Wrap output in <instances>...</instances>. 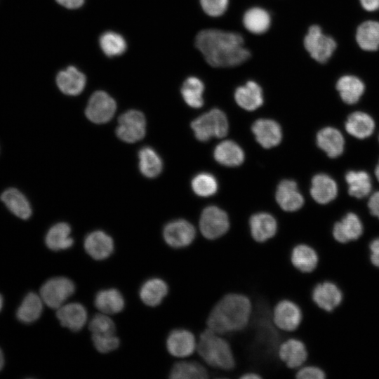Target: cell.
Instances as JSON below:
<instances>
[{
    "mask_svg": "<svg viewBox=\"0 0 379 379\" xmlns=\"http://www.w3.org/2000/svg\"><path fill=\"white\" fill-rule=\"evenodd\" d=\"M253 302V313L248 326L241 332L226 335L237 361L235 378L246 371H255L264 378H294L277 357L281 341L288 335L276 328L271 318L272 306L262 300Z\"/></svg>",
    "mask_w": 379,
    "mask_h": 379,
    "instance_id": "6da1fadb",
    "label": "cell"
},
{
    "mask_svg": "<svg viewBox=\"0 0 379 379\" xmlns=\"http://www.w3.org/2000/svg\"><path fill=\"white\" fill-rule=\"evenodd\" d=\"M194 43L206 62L213 67H236L251 56L243 36L237 32L205 29L198 32Z\"/></svg>",
    "mask_w": 379,
    "mask_h": 379,
    "instance_id": "7a4b0ae2",
    "label": "cell"
},
{
    "mask_svg": "<svg viewBox=\"0 0 379 379\" xmlns=\"http://www.w3.org/2000/svg\"><path fill=\"white\" fill-rule=\"evenodd\" d=\"M253 302L247 295L229 292L220 297L211 309L206 328L224 335L244 330L251 321Z\"/></svg>",
    "mask_w": 379,
    "mask_h": 379,
    "instance_id": "3957f363",
    "label": "cell"
},
{
    "mask_svg": "<svg viewBox=\"0 0 379 379\" xmlns=\"http://www.w3.org/2000/svg\"><path fill=\"white\" fill-rule=\"evenodd\" d=\"M211 371V379H235L237 361L226 335L208 328L197 335L195 355Z\"/></svg>",
    "mask_w": 379,
    "mask_h": 379,
    "instance_id": "277c9868",
    "label": "cell"
},
{
    "mask_svg": "<svg viewBox=\"0 0 379 379\" xmlns=\"http://www.w3.org/2000/svg\"><path fill=\"white\" fill-rule=\"evenodd\" d=\"M271 318L277 329L288 336L300 326L304 318L301 306L291 298H281L272 307Z\"/></svg>",
    "mask_w": 379,
    "mask_h": 379,
    "instance_id": "5b68a950",
    "label": "cell"
},
{
    "mask_svg": "<svg viewBox=\"0 0 379 379\" xmlns=\"http://www.w3.org/2000/svg\"><path fill=\"white\" fill-rule=\"evenodd\" d=\"M198 225L201 237L210 241L222 238L231 228L227 213L215 206H207L202 211Z\"/></svg>",
    "mask_w": 379,
    "mask_h": 379,
    "instance_id": "8992f818",
    "label": "cell"
},
{
    "mask_svg": "<svg viewBox=\"0 0 379 379\" xmlns=\"http://www.w3.org/2000/svg\"><path fill=\"white\" fill-rule=\"evenodd\" d=\"M191 127L195 137L205 142L213 137H225L228 132V121L222 111L213 109L192 121Z\"/></svg>",
    "mask_w": 379,
    "mask_h": 379,
    "instance_id": "52a82bcc",
    "label": "cell"
},
{
    "mask_svg": "<svg viewBox=\"0 0 379 379\" xmlns=\"http://www.w3.org/2000/svg\"><path fill=\"white\" fill-rule=\"evenodd\" d=\"M165 243L175 251L190 247L197 238L196 227L185 219H176L168 222L163 229Z\"/></svg>",
    "mask_w": 379,
    "mask_h": 379,
    "instance_id": "ba28073f",
    "label": "cell"
},
{
    "mask_svg": "<svg viewBox=\"0 0 379 379\" xmlns=\"http://www.w3.org/2000/svg\"><path fill=\"white\" fill-rule=\"evenodd\" d=\"M197 347V335L190 329L178 326L168 333L166 340L168 353L178 359L192 357Z\"/></svg>",
    "mask_w": 379,
    "mask_h": 379,
    "instance_id": "9c48e42d",
    "label": "cell"
},
{
    "mask_svg": "<svg viewBox=\"0 0 379 379\" xmlns=\"http://www.w3.org/2000/svg\"><path fill=\"white\" fill-rule=\"evenodd\" d=\"M277 357L283 365L295 372L307 363L309 351L302 339L294 335H288L279 343Z\"/></svg>",
    "mask_w": 379,
    "mask_h": 379,
    "instance_id": "30bf717a",
    "label": "cell"
},
{
    "mask_svg": "<svg viewBox=\"0 0 379 379\" xmlns=\"http://www.w3.org/2000/svg\"><path fill=\"white\" fill-rule=\"evenodd\" d=\"M75 291L74 282L67 277H58L47 280L41 287L40 296L46 305L58 309Z\"/></svg>",
    "mask_w": 379,
    "mask_h": 379,
    "instance_id": "8fae6325",
    "label": "cell"
},
{
    "mask_svg": "<svg viewBox=\"0 0 379 379\" xmlns=\"http://www.w3.org/2000/svg\"><path fill=\"white\" fill-rule=\"evenodd\" d=\"M303 43L310 56L321 63L330 58L336 47L333 38L324 34L318 25H312L309 28Z\"/></svg>",
    "mask_w": 379,
    "mask_h": 379,
    "instance_id": "7c38bea8",
    "label": "cell"
},
{
    "mask_svg": "<svg viewBox=\"0 0 379 379\" xmlns=\"http://www.w3.org/2000/svg\"><path fill=\"white\" fill-rule=\"evenodd\" d=\"M145 132L146 120L141 112L131 109L119 117L116 134L124 142L133 143L138 141L143 138Z\"/></svg>",
    "mask_w": 379,
    "mask_h": 379,
    "instance_id": "4fadbf2b",
    "label": "cell"
},
{
    "mask_svg": "<svg viewBox=\"0 0 379 379\" xmlns=\"http://www.w3.org/2000/svg\"><path fill=\"white\" fill-rule=\"evenodd\" d=\"M116 108V102L108 93L98 91L90 97L85 114L91 121L104 124L113 117Z\"/></svg>",
    "mask_w": 379,
    "mask_h": 379,
    "instance_id": "5bb4252c",
    "label": "cell"
},
{
    "mask_svg": "<svg viewBox=\"0 0 379 379\" xmlns=\"http://www.w3.org/2000/svg\"><path fill=\"white\" fill-rule=\"evenodd\" d=\"M248 225L251 239L258 244H265L272 240L279 232L277 219L266 212L253 214Z\"/></svg>",
    "mask_w": 379,
    "mask_h": 379,
    "instance_id": "9a60e30c",
    "label": "cell"
},
{
    "mask_svg": "<svg viewBox=\"0 0 379 379\" xmlns=\"http://www.w3.org/2000/svg\"><path fill=\"white\" fill-rule=\"evenodd\" d=\"M170 379H211L210 369L198 358L192 357L174 362L168 372Z\"/></svg>",
    "mask_w": 379,
    "mask_h": 379,
    "instance_id": "2e32d148",
    "label": "cell"
},
{
    "mask_svg": "<svg viewBox=\"0 0 379 379\" xmlns=\"http://www.w3.org/2000/svg\"><path fill=\"white\" fill-rule=\"evenodd\" d=\"M289 260L292 267L303 274L312 273L319 264L317 252L305 243H298L291 248Z\"/></svg>",
    "mask_w": 379,
    "mask_h": 379,
    "instance_id": "e0dca14e",
    "label": "cell"
},
{
    "mask_svg": "<svg viewBox=\"0 0 379 379\" xmlns=\"http://www.w3.org/2000/svg\"><path fill=\"white\" fill-rule=\"evenodd\" d=\"M311 299L319 308L332 311L342 301L343 294L338 287L330 281L317 283L311 291Z\"/></svg>",
    "mask_w": 379,
    "mask_h": 379,
    "instance_id": "ac0fdd59",
    "label": "cell"
},
{
    "mask_svg": "<svg viewBox=\"0 0 379 379\" xmlns=\"http://www.w3.org/2000/svg\"><path fill=\"white\" fill-rule=\"evenodd\" d=\"M84 246L88 255L97 260L109 257L114 248L112 238L100 230L89 233L84 239Z\"/></svg>",
    "mask_w": 379,
    "mask_h": 379,
    "instance_id": "d6986e66",
    "label": "cell"
},
{
    "mask_svg": "<svg viewBox=\"0 0 379 379\" xmlns=\"http://www.w3.org/2000/svg\"><path fill=\"white\" fill-rule=\"evenodd\" d=\"M251 130L257 142L266 149L278 145L282 138L279 124L272 119L256 120L252 125Z\"/></svg>",
    "mask_w": 379,
    "mask_h": 379,
    "instance_id": "ffe728a7",
    "label": "cell"
},
{
    "mask_svg": "<svg viewBox=\"0 0 379 379\" xmlns=\"http://www.w3.org/2000/svg\"><path fill=\"white\" fill-rule=\"evenodd\" d=\"M56 317L63 327L72 331H79L86 323L87 311L81 303L71 302L58 308Z\"/></svg>",
    "mask_w": 379,
    "mask_h": 379,
    "instance_id": "44dd1931",
    "label": "cell"
},
{
    "mask_svg": "<svg viewBox=\"0 0 379 379\" xmlns=\"http://www.w3.org/2000/svg\"><path fill=\"white\" fill-rule=\"evenodd\" d=\"M276 200L280 208L287 212L296 211L304 204L303 197L298 191L296 182L291 180H284L279 182Z\"/></svg>",
    "mask_w": 379,
    "mask_h": 379,
    "instance_id": "7402d4cb",
    "label": "cell"
},
{
    "mask_svg": "<svg viewBox=\"0 0 379 379\" xmlns=\"http://www.w3.org/2000/svg\"><path fill=\"white\" fill-rule=\"evenodd\" d=\"M56 84L63 93L77 95L84 89L86 78L76 67L69 66L58 72L56 76Z\"/></svg>",
    "mask_w": 379,
    "mask_h": 379,
    "instance_id": "603a6c76",
    "label": "cell"
},
{
    "mask_svg": "<svg viewBox=\"0 0 379 379\" xmlns=\"http://www.w3.org/2000/svg\"><path fill=\"white\" fill-rule=\"evenodd\" d=\"M169 293V286L166 281L154 277L147 279L141 286L139 295L146 305L157 307L159 305Z\"/></svg>",
    "mask_w": 379,
    "mask_h": 379,
    "instance_id": "cb8c5ba5",
    "label": "cell"
},
{
    "mask_svg": "<svg viewBox=\"0 0 379 379\" xmlns=\"http://www.w3.org/2000/svg\"><path fill=\"white\" fill-rule=\"evenodd\" d=\"M234 99L241 108L248 111L255 110L263 103L262 88L256 82L248 81L236 89Z\"/></svg>",
    "mask_w": 379,
    "mask_h": 379,
    "instance_id": "d4e9b609",
    "label": "cell"
},
{
    "mask_svg": "<svg viewBox=\"0 0 379 379\" xmlns=\"http://www.w3.org/2000/svg\"><path fill=\"white\" fill-rule=\"evenodd\" d=\"M363 232V226L359 217L353 213H347L340 222L335 224L333 229L334 238L340 243L357 239Z\"/></svg>",
    "mask_w": 379,
    "mask_h": 379,
    "instance_id": "484cf974",
    "label": "cell"
},
{
    "mask_svg": "<svg viewBox=\"0 0 379 379\" xmlns=\"http://www.w3.org/2000/svg\"><path fill=\"white\" fill-rule=\"evenodd\" d=\"M318 146L329 157L340 156L344 149V138L341 133L332 127H326L319 131L317 135Z\"/></svg>",
    "mask_w": 379,
    "mask_h": 379,
    "instance_id": "4316f807",
    "label": "cell"
},
{
    "mask_svg": "<svg viewBox=\"0 0 379 379\" xmlns=\"http://www.w3.org/2000/svg\"><path fill=\"white\" fill-rule=\"evenodd\" d=\"M310 193L319 204H327L335 198L338 193L337 185L330 176L323 173L317 174L312 180Z\"/></svg>",
    "mask_w": 379,
    "mask_h": 379,
    "instance_id": "83f0119b",
    "label": "cell"
},
{
    "mask_svg": "<svg viewBox=\"0 0 379 379\" xmlns=\"http://www.w3.org/2000/svg\"><path fill=\"white\" fill-rule=\"evenodd\" d=\"M94 304L102 313L114 314L123 310L125 302L119 291L116 288H108L97 293Z\"/></svg>",
    "mask_w": 379,
    "mask_h": 379,
    "instance_id": "f1b7e54d",
    "label": "cell"
},
{
    "mask_svg": "<svg viewBox=\"0 0 379 379\" xmlns=\"http://www.w3.org/2000/svg\"><path fill=\"white\" fill-rule=\"evenodd\" d=\"M1 200L17 217L27 220L32 215L30 204L25 196L15 188H8L1 195Z\"/></svg>",
    "mask_w": 379,
    "mask_h": 379,
    "instance_id": "f546056e",
    "label": "cell"
},
{
    "mask_svg": "<svg viewBox=\"0 0 379 379\" xmlns=\"http://www.w3.org/2000/svg\"><path fill=\"white\" fill-rule=\"evenodd\" d=\"M70 234L71 227L67 223H56L46 233V245L49 249L55 251L68 249L74 244V239Z\"/></svg>",
    "mask_w": 379,
    "mask_h": 379,
    "instance_id": "4dcf8cb0",
    "label": "cell"
},
{
    "mask_svg": "<svg viewBox=\"0 0 379 379\" xmlns=\"http://www.w3.org/2000/svg\"><path fill=\"white\" fill-rule=\"evenodd\" d=\"M215 159L225 166H237L244 161V152L236 142L225 140L218 144L213 152Z\"/></svg>",
    "mask_w": 379,
    "mask_h": 379,
    "instance_id": "1f68e13d",
    "label": "cell"
},
{
    "mask_svg": "<svg viewBox=\"0 0 379 379\" xmlns=\"http://www.w3.org/2000/svg\"><path fill=\"white\" fill-rule=\"evenodd\" d=\"M374 128L373 119L368 114L361 112L351 114L345 124L347 133L359 139L370 136Z\"/></svg>",
    "mask_w": 379,
    "mask_h": 379,
    "instance_id": "d6a6232c",
    "label": "cell"
},
{
    "mask_svg": "<svg viewBox=\"0 0 379 379\" xmlns=\"http://www.w3.org/2000/svg\"><path fill=\"white\" fill-rule=\"evenodd\" d=\"M244 27L255 34L266 32L271 24L269 13L264 8L253 7L247 10L243 16Z\"/></svg>",
    "mask_w": 379,
    "mask_h": 379,
    "instance_id": "836d02e7",
    "label": "cell"
},
{
    "mask_svg": "<svg viewBox=\"0 0 379 379\" xmlns=\"http://www.w3.org/2000/svg\"><path fill=\"white\" fill-rule=\"evenodd\" d=\"M43 302L40 295L29 293L17 310V318L21 322L27 324L35 321L42 313Z\"/></svg>",
    "mask_w": 379,
    "mask_h": 379,
    "instance_id": "e575fe53",
    "label": "cell"
},
{
    "mask_svg": "<svg viewBox=\"0 0 379 379\" xmlns=\"http://www.w3.org/2000/svg\"><path fill=\"white\" fill-rule=\"evenodd\" d=\"M336 88L343 100L349 105H352L356 103L362 95L364 85L357 77L346 75L338 81Z\"/></svg>",
    "mask_w": 379,
    "mask_h": 379,
    "instance_id": "d590c367",
    "label": "cell"
},
{
    "mask_svg": "<svg viewBox=\"0 0 379 379\" xmlns=\"http://www.w3.org/2000/svg\"><path fill=\"white\" fill-rule=\"evenodd\" d=\"M356 39L365 51H375L379 48V22L366 21L357 29Z\"/></svg>",
    "mask_w": 379,
    "mask_h": 379,
    "instance_id": "8d00e7d4",
    "label": "cell"
},
{
    "mask_svg": "<svg viewBox=\"0 0 379 379\" xmlns=\"http://www.w3.org/2000/svg\"><path fill=\"white\" fill-rule=\"evenodd\" d=\"M204 83L196 77L187 78L181 87V94L185 102L191 107L199 108L204 105Z\"/></svg>",
    "mask_w": 379,
    "mask_h": 379,
    "instance_id": "74e56055",
    "label": "cell"
},
{
    "mask_svg": "<svg viewBox=\"0 0 379 379\" xmlns=\"http://www.w3.org/2000/svg\"><path fill=\"white\" fill-rule=\"evenodd\" d=\"M139 168L147 178L157 177L162 170V161L151 147H145L138 153Z\"/></svg>",
    "mask_w": 379,
    "mask_h": 379,
    "instance_id": "f35d334b",
    "label": "cell"
},
{
    "mask_svg": "<svg viewBox=\"0 0 379 379\" xmlns=\"http://www.w3.org/2000/svg\"><path fill=\"white\" fill-rule=\"evenodd\" d=\"M345 180L349 185L348 192L352 197L363 198L371 190V178L365 171H350L347 173Z\"/></svg>",
    "mask_w": 379,
    "mask_h": 379,
    "instance_id": "ab89813d",
    "label": "cell"
},
{
    "mask_svg": "<svg viewBox=\"0 0 379 379\" xmlns=\"http://www.w3.org/2000/svg\"><path fill=\"white\" fill-rule=\"evenodd\" d=\"M99 45L108 57L121 55L127 48V43L124 36L113 31L102 33L99 38Z\"/></svg>",
    "mask_w": 379,
    "mask_h": 379,
    "instance_id": "60d3db41",
    "label": "cell"
},
{
    "mask_svg": "<svg viewBox=\"0 0 379 379\" xmlns=\"http://www.w3.org/2000/svg\"><path fill=\"white\" fill-rule=\"evenodd\" d=\"M191 185L194 193L200 197L211 196L218 190L215 178L208 173H201L194 176Z\"/></svg>",
    "mask_w": 379,
    "mask_h": 379,
    "instance_id": "b9f144b4",
    "label": "cell"
},
{
    "mask_svg": "<svg viewBox=\"0 0 379 379\" xmlns=\"http://www.w3.org/2000/svg\"><path fill=\"white\" fill-rule=\"evenodd\" d=\"M88 328L91 333L95 335L114 334L116 330L114 321L108 314L102 312L93 317Z\"/></svg>",
    "mask_w": 379,
    "mask_h": 379,
    "instance_id": "7bdbcfd3",
    "label": "cell"
},
{
    "mask_svg": "<svg viewBox=\"0 0 379 379\" xmlns=\"http://www.w3.org/2000/svg\"><path fill=\"white\" fill-rule=\"evenodd\" d=\"M92 340L95 349L101 353H108L119 346V339L115 334H92Z\"/></svg>",
    "mask_w": 379,
    "mask_h": 379,
    "instance_id": "ee69618b",
    "label": "cell"
},
{
    "mask_svg": "<svg viewBox=\"0 0 379 379\" xmlns=\"http://www.w3.org/2000/svg\"><path fill=\"white\" fill-rule=\"evenodd\" d=\"M204 12L211 17H219L227 11L229 0H199Z\"/></svg>",
    "mask_w": 379,
    "mask_h": 379,
    "instance_id": "f6af8a7d",
    "label": "cell"
},
{
    "mask_svg": "<svg viewBox=\"0 0 379 379\" xmlns=\"http://www.w3.org/2000/svg\"><path fill=\"white\" fill-rule=\"evenodd\" d=\"M326 378L324 371L317 366L304 364L295 371L294 378L296 379H324Z\"/></svg>",
    "mask_w": 379,
    "mask_h": 379,
    "instance_id": "bcb514c9",
    "label": "cell"
},
{
    "mask_svg": "<svg viewBox=\"0 0 379 379\" xmlns=\"http://www.w3.org/2000/svg\"><path fill=\"white\" fill-rule=\"evenodd\" d=\"M371 261L379 267V238L374 239L370 244Z\"/></svg>",
    "mask_w": 379,
    "mask_h": 379,
    "instance_id": "7dc6e473",
    "label": "cell"
},
{
    "mask_svg": "<svg viewBox=\"0 0 379 379\" xmlns=\"http://www.w3.org/2000/svg\"><path fill=\"white\" fill-rule=\"evenodd\" d=\"M368 206L371 213L379 218V192L372 194L369 199Z\"/></svg>",
    "mask_w": 379,
    "mask_h": 379,
    "instance_id": "c3c4849f",
    "label": "cell"
},
{
    "mask_svg": "<svg viewBox=\"0 0 379 379\" xmlns=\"http://www.w3.org/2000/svg\"><path fill=\"white\" fill-rule=\"evenodd\" d=\"M58 4L68 9H77L81 7L85 0H55Z\"/></svg>",
    "mask_w": 379,
    "mask_h": 379,
    "instance_id": "681fc988",
    "label": "cell"
},
{
    "mask_svg": "<svg viewBox=\"0 0 379 379\" xmlns=\"http://www.w3.org/2000/svg\"><path fill=\"white\" fill-rule=\"evenodd\" d=\"M361 6L368 11H373L379 8V0H360Z\"/></svg>",
    "mask_w": 379,
    "mask_h": 379,
    "instance_id": "f907efd6",
    "label": "cell"
},
{
    "mask_svg": "<svg viewBox=\"0 0 379 379\" xmlns=\"http://www.w3.org/2000/svg\"><path fill=\"white\" fill-rule=\"evenodd\" d=\"M238 379H263L262 376L255 371H246L242 373Z\"/></svg>",
    "mask_w": 379,
    "mask_h": 379,
    "instance_id": "816d5d0a",
    "label": "cell"
},
{
    "mask_svg": "<svg viewBox=\"0 0 379 379\" xmlns=\"http://www.w3.org/2000/svg\"><path fill=\"white\" fill-rule=\"evenodd\" d=\"M4 364V355L1 350L0 349V371L2 369Z\"/></svg>",
    "mask_w": 379,
    "mask_h": 379,
    "instance_id": "f5cc1de1",
    "label": "cell"
},
{
    "mask_svg": "<svg viewBox=\"0 0 379 379\" xmlns=\"http://www.w3.org/2000/svg\"><path fill=\"white\" fill-rule=\"evenodd\" d=\"M375 173L378 180L379 181V163L375 168Z\"/></svg>",
    "mask_w": 379,
    "mask_h": 379,
    "instance_id": "db71d44e",
    "label": "cell"
},
{
    "mask_svg": "<svg viewBox=\"0 0 379 379\" xmlns=\"http://www.w3.org/2000/svg\"><path fill=\"white\" fill-rule=\"evenodd\" d=\"M3 307V298L1 295L0 294V311L1 310Z\"/></svg>",
    "mask_w": 379,
    "mask_h": 379,
    "instance_id": "11a10c76",
    "label": "cell"
}]
</instances>
